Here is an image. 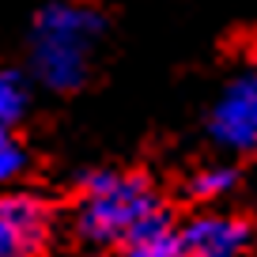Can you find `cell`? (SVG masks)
I'll use <instances>...</instances> for the list:
<instances>
[{
  "label": "cell",
  "instance_id": "cell-4",
  "mask_svg": "<svg viewBox=\"0 0 257 257\" xmlns=\"http://www.w3.org/2000/svg\"><path fill=\"white\" fill-rule=\"evenodd\" d=\"M49 242V208L34 193L0 197V257H42Z\"/></svg>",
  "mask_w": 257,
  "mask_h": 257
},
{
  "label": "cell",
  "instance_id": "cell-5",
  "mask_svg": "<svg viewBox=\"0 0 257 257\" xmlns=\"http://www.w3.org/2000/svg\"><path fill=\"white\" fill-rule=\"evenodd\" d=\"M178 238H182L185 257H246L249 242H253V231L238 216L204 212V216H193L178 231Z\"/></svg>",
  "mask_w": 257,
  "mask_h": 257
},
{
  "label": "cell",
  "instance_id": "cell-6",
  "mask_svg": "<svg viewBox=\"0 0 257 257\" xmlns=\"http://www.w3.org/2000/svg\"><path fill=\"white\" fill-rule=\"evenodd\" d=\"M121 249H125V257H185L182 238H178V231L167 223L163 212L152 216L144 227H137V231L121 242Z\"/></svg>",
  "mask_w": 257,
  "mask_h": 257
},
{
  "label": "cell",
  "instance_id": "cell-3",
  "mask_svg": "<svg viewBox=\"0 0 257 257\" xmlns=\"http://www.w3.org/2000/svg\"><path fill=\"white\" fill-rule=\"evenodd\" d=\"M212 137L227 152H253L257 144V76L242 72L212 106Z\"/></svg>",
  "mask_w": 257,
  "mask_h": 257
},
{
  "label": "cell",
  "instance_id": "cell-9",
  "mask_svg": "<svg viewBox=\"0 0 257 257\" xmlns=\"http://www.w3.org/2000/svg\"><path fill=\"white\" fill-rule=\"evenodd\" d=\"M27 170V148L12 128L0 125V185H12Z\"/></svg>",
  "mask_w": 257,
  "mask_h": 257
},
{
  "label": "cell",
  "instance_id": "cell-8",
  "mask_svg": "<svg viewBox=\"0 0 257 257\" xmlns=\"http://www.w3.org/2000/svg\"><path fill=\"white\" fill-rule=\"evenodd\" d=\"M234 189H238L234 167H204L193 174V197H201V201H223Z\"/></svg>",
  "mask_w": 257,
  "mask_h": 257
},
{
  "label": "cell",
  "instance_id": "cell-1",
  "mask_svg": "<svg viewBox=\"0 0 257 257\" xmlns=\"http://www.w3.org/2000/svg\"><path fill=\"white\" fill-rule=\"evenodd\" d=\"M102 38V16L87 4H49L31 31V68L46 87L72 91L87 80L95 42Z\"/></svg>",
  "mask_w": 257,
  "mask_h": 257
},
{
  "label": "cell",
  "instance_id": "cell-7",
  "mask_svg": "<svg viewBox=\"0 0 257 257\" xmlns=\"http://www.w3.org/2000/svg\"><path fill=\"white\" fill-rule=\"evenodd\" d=\"M27 106H31V87L19 72H0V125L16 128L27 117Z\"/></svg>",
  "mask_w": 257,
  "mask_h": 257
},
{
  "label": "cell",
  "instance_id": "cell-2",
  "mask_svg": "<svg viewBox=\"0 0 257 257\" xmlns=\"http://www.w3.org/2000/svg\"><path fill=\"white\" fill-rule=\"evenodd\" d=\"M159 212V193L144 174L102 170V174L87 178V185L80 189L76 231L95 246H121L137 227H144Z\"/></svg>",
  "mask_w": 257,
  "mask_h": 257
}]
</instances>
